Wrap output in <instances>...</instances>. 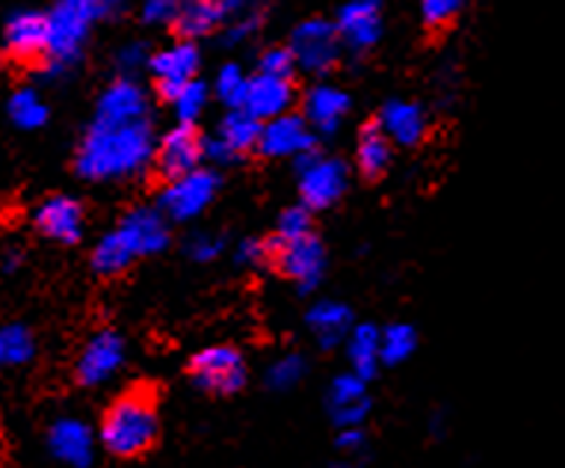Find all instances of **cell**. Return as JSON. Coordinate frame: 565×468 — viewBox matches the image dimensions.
<instances>
[{
	"instance_id": "8",
	"label": "cell",
	"mask_w": 565,
	"mask_h": 468,
	"mask_svg": "<svg viewBox=\"0 0 565 468\" xmlns=\"http://www.w3.org/2000/svg\"><path fill=\"white\" fill-rule=\"evenodd\" d=\"M297 98V84L281 81V77L258 75L252 84H246V113L255 119H281L290 110V104Z\"/></svg>"
},
{
	"instance_id": "6",
	"label": "cell",
	"mask_w": 565,
	"mask_h": 468,
	"mask_svg": "<svg viewBox=\"0 0 565 468\" xmlns=\"http://www.w3.org/2000/svg\"><path fill=\"white\" fill-rule=\"evenodd\" d=\"M7 54L19 66L42 63L51 54V19L36 12L15 15L7 28Z\"/></svg>"
},
{
	"instance_id": "11",
	"label": "cell",
	"mask_w": 565,
	"mask_h": 468,
	"mask_svg": "<svg viewBox=\"0 0 565 468\" xmlns=\"http://www.w3.org/2000/svg\"><path fill=\"white\" fill-rule=\"evenodd\" d=\"M343 184H347V172L341 163L329 160L308 172L302 181V199L308 208H329L343 193Z\"/></svg>"
},
{
	"instance_id": "23",
	"label": "cell",
	"mask_w": 565,
	"mask_h": 468,
	"mask_svg": "<svg viewBox=\"0 0 565 468\" xmlns=\"http://www.w3.org/2000/svg\"><path fill=\"white\" fill-rule=\"evenodd\" d=\"M12 116L15 123L24 125V128H33V125L45 123V107L39 104V98L33 93H21L12 98Z\"/></svg>"
},
{
	"instance_id": "7",
	"label": "cell",
	"mask_w": 565,
	"mask_h": 468,
	"mask_svg": "<svg viewBox=\"0 0 565 468\" xmlns=\"http://www.w3.org/2000/svg\"><path fill=\"white\" fill-rule=\"evenodd\" d=\"M36 232L60 241V244H77L84 234V208L72 196H51L36 208Z\"/></svg>"
},
{
	"instance_id": "17",
	"label": "cell",
	"mask_w": 565,
	"mask_h": 468,
	"mask_svg": "<svg viewBox=\"0 0 565 468\" xmlns=\"http://www.w3.org/2000/svg\"><path fill=\"white\" fill-rule=\"evenodd\" d=\"M465 3L459 0H450V3H441V0H427L424 3V30H427L429 39L447 36L450 30L456 28V21L462 19Z\"/></svg>"
},
{
	"instance_id": "14",
	"label": "cell",
	"mask_w": 565,
	"mask_h": 468,
	"mask_svg": "<svg viewBox=\"0 0 565 468\" xmlns=\"http://www.w3.org/2000/svg\"><path fill=\"white\" fill-rule=\"evenodd\" d=\"M86 7L72 3V7H60L56 15H51V54H68L72 47L81 42L86 24Z\"/></svg>"
},
{
	"instance_id": "18",
	"label": "cell",
	"mask_w": 565,
	"mask_h": 468,
	"mask_svg": "<svg viewBox=\"0 0 565 468\" xmlns=\"http://www.w3.org/2000/svg\"><path fill=\"white\" fill-rule=\"evenodd\" d=\"M54 448L60 457L84 462L86 454H89V436L81 424H60L54 430Z\"/></svg>"
},
{
	"instance_id": "21",
	"label": "cell",
	"mask_w": 565,
	"mask_h": 468,
	"mask_svg": "<svg viewBox=\"0 0 565 468\" xmlns=\"http://www.w3.org/2000/svg\"><path fill=\"white\" fill-rule=\"evenodd\" d=\"M294 68H297V54L290 47H269L260 63V75L294 81Z\"/></svg>"
},
{
	"instance_id": "24",
	"label": "cell",
	"mask_w": 565,
	"mask_h": 468,
	"mask_svg": "<svg viewBox=\"0 0 565 468\" xmlns=\"http://www.w3.org/2000/svg\"><path fill=\"white\" fill-rule=\"evenodd\" d=\"M347 102L343 95L338 93H329V89H320V93H315L311 98H308V110H311V116H317V119H323L326 116H338V113L343 110H334V107H329V104H341Z\"/></svg>"
},
{
	"instance_id": "16",
	"label": "cell",
	"mask_w": 565,
	"mask_h": 468,
	"mask_svg": "<svg viewBox=\"0 0 565 468\" xmlns=\"http://www.w3.org/2000/svg\"><path fill=\"white\" fill-rule=\"evenodd\" d=\"M195 66H199V54L190 45H178L175 51L160 54L154 60L158 81H175V84H193L190 77H193Z\"/></svg>"
},
{
	"instance_id": "22",
	"label": "cell",
	"mask_w": 565,
	"mask_h": 468,
	"mask_svg": "<svg viewBox=\"0 0 565 468\" xmlns=\"http://www.w3.org/2000/svg\"><path fill=\"white\" fill-rule=\"evenodd\" d=\"M281 237H288V241H297V237H308V234H315V216L308 208H290L281 214Z\"/></svg>"
},
{
	"instance_id": "4",
	"label": "cell",
	"mask_w": 565,
	"mask_h": 468,
	"mask_svg": "<svg viewBox=\"0 0 565 468\" xmlns=\"http://www.w3.org/2000/svg\"><path fill=\"white\" fill-rule=\"evenodd\" d=\"M264 262L285 279L308 281L315 279V273H320V267H323V244L317 234L297 237V241L276 234V237L264 241Z\"/></svg>"
},
{
	"instance_id": "3",
	"label": "cell",
	"mask_w": 565,
	"mask_h": 468,
	"mask_svg": "<svg viewBox=\"0 0 565 468\" xmlns=\"http://www.w3.org/2000/svg\"><path fill=\"white\" fill-rule=\"evenodd\" d=\"M204 155V137L195 123L178 125L175 131H169L160 140L154 151V163H151V176L158 184H181L186 176H193L199 160Z\"/></svg>"
},
{
	"instance_id": "1",
	"label": "cell",
	"mask_w": 565,
	"mask_h": 468,
	"mask_svg": "<svg viewBox=\"0 0 565 468\" xmlns=\"http://www.w3.org/2000/svg\"><path fill=\"white\" fill-rule=\"evenodd\" d=\"M102 442L113 457H149L160 442V385L130 383L102 415Z\"/></svg>"
},
{
	"instance_id": "13",
	"label": "cell",
	"mask_w": 565,
	"mask_h": 468,
	"mask_svg": "<svg viewBox=\"0 0 565 468\" xmlns=\"http://www.w3.org/2000/svg\"><path fill=\"white\" fill-rule=\"evenodd\" d=\"M308 142H311L308 125L297 116H281L276 123H269V128L260 137L258 151L273 158V155H290V151L306 149Z\"/></svg>"
},
{
	"instance_id": "2",
	"label": "cell",
	"mask_w": 565,
	"mask_h": 468,
	"mask_svg": "<svg viewBox=\"0 0 565 468\" xmlns=\"http://www.w3.org/2000/svg\"><path fill=\"white\" fill-rule=\"evenodd\" d=\"M186 376L211 397H228L246 383V362L234 347H207L186 362Z\"/></svg>"
},
{
	"instance_id": "12",
	"label": "cell",
	"mask_w": 565,
	"mask_h": 468,
	"mask_svg": "<svg viewBox=\"0 0 565 468\" xmlns=\"http://www.w3.org/2000/svg\"><path fill=\"white\" fill-rule=\"evenodd\" d=\"M223 10L225 7H220V3H186V7H181V12H175L172 33H175L181 45L199 36H207L223 21Z\"/></svg>"
},
{
	"instance_id": "15",
	"label": "cell",
	"mask_w": 565,
	"mask_h": 468,
	"mask_svg": "<svg viewBox=\"0 0 565 468\" xmlns=\"http://www.w3.org/2000/svg\"><path fill=\"white\" fill-rule=\"evenodd\" d=\"M260 137H264V128L255 116H249L246 110H237L234 116H228L223 123V140L225 146L237 155L243 151H252L260 146Z\"/></svg>"
},
{
	"instance_id": "10",
	"label": "cell",
	"mask_w": 565,
	"mask_h": 468,
	"mask_svg": "<svg viewBox=\"0 0 565 468\" xmlns=\"http://www.w3.org/2000/svg\"><path fill=\"white\" fill-rule=\"evenodd\" d=\"M121 362V341L113 332H102L89 341L84 357L77 362V380L84 385L104 383Z\"/></svg>"
},
{
	"instance_id": "20",
	"label": "cell",
	"mask_w": 565,
	"mask_h": 468,
	"mask_svg": "<svg viewBox=\"0 0 565 468\" xmlns=\"http://www.w3.org/2000/svg\"><path fill=\"white\" fill-rule=\"evenodd\" d=\"M33 353V341L30 332L21 327H7L0 329V362L3 365H19Z\"/></svg>"
},
{
	"instance_id": "5",
	"label": "cell",
	"mask_w": 565,
	"mask_h": 468,
	"mask_svg": "<svg viewBox=\"0 0 565 468\" xmlns=\"http://www.w3.org/2000/svg\"><path fill=\"white\" fill-rule=\"evenodd\" d=\"M137 140L130 131H98L86 140L84 155H81V172L86 176H104L113 169H125L137 155Z\"/></svg>"
},
{
	"instance_id": "19",
	"label": "cell",
	"mask_w": 565,
	"mask_h": 468,
	"mask_svg": "<svg viewBox=\"0 0 565 468\" xmlns=\"http://www.w3.org/2000/svg\"><path fill=\"white\" fill-rule=\"evenodd\" d=\"M130 253H137L130 241L125 234H116V237H107L102 246H98V253H95V267L104 273V276H110V273L121 270L125 264H128Z\"/></svg>"
},
{
	"instance_id": "9",
	"label": "cell",
	"mask_w": 565,
	"mask_h": 468,
	"mask_svg": "<svg viewBox=\"0 0 565 468\" xmlns=\"http://www.w3.org/2000/svg\"><path fill=\"white\" fill-rule=\"evenodd\" d=\"M394 160V146L385 131L382 119H367L359 131V146H355V167L364 181H382Z\"/></svg>"
}]
</instances>
